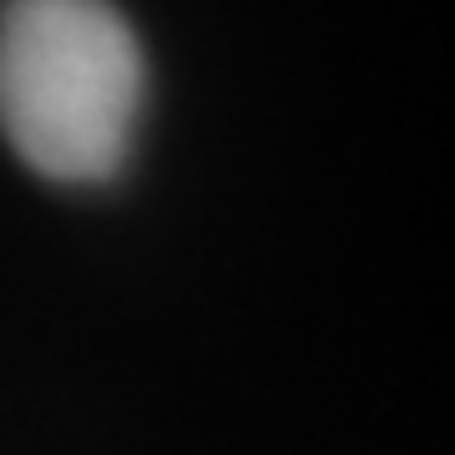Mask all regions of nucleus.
<instances>
[{
	"label": "nucleus",
	"mask_w": 455,
	"mask_h": 455,
	"mask_svg": "<svg viewBox=\"0 0 455 455\" xmlns=\"http://www.w3.org/2000/svg\"><path fill=\"white\" fill-rule=\"evenodd\" d=\"M147 66L112 0L0 5V132L51 182H107L127 163Z\"/></svg>",
	"instance_id": "nucleus-1"
}]
</instances>
